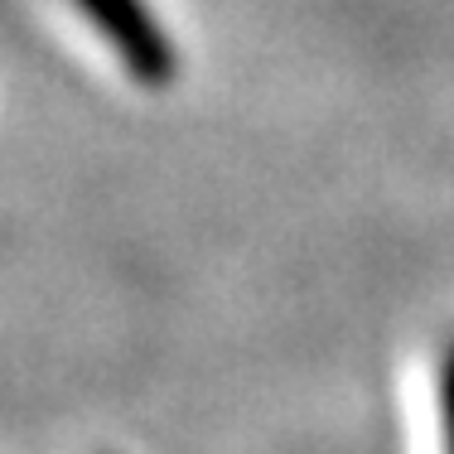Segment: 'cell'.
Segmentation results:
<instances>
[{
    "instance_id": "6da1fadb",
    "label": "cell",
    "mask_w": 454,
    "mask_h": 454,
    "mask_svg": "<svg viewBox=\"0 0 454 454\" xmlns=\"http://www.w3.org/2000/svg\"><path fill=\"white\" fill-rule=\"evenodd\" d=\"M78 10L88 15V25L97 29V35L116 49L121 68L131 73L136 82L165 88V82L179 73L175 44H169V35L155 25V15H150L145 0H78Z\"/></svg>"
},
{
    "instance_id": "7a4b0ae2",
    "label": "cell",
    "mask_w": 454,
    "mask_h": 454,
    "mask_svg": "<svg viewBox=\"0 0 454 454\" xmlns=\"http://www.w3.org/2000/svg\"><path fill=\"white\" fill-rule=\"evenodd\" d=\"M440 406H445V445L454 454V343L445 353V367H440Z\"/></svg>"
}]
</instances>
